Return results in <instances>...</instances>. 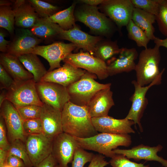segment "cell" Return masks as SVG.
I'll use <instances>...</instances> for the list:
<instances>
[{
	"mask_svg": "<svg viewBox=\"0 0 167 167\" xmlns=\"http://www.w3.org/2000/svg\"><path fill=\"white\" fill-rule=\"evenodd\" d=\"M62 120L63 132L74 137L88 138L98 133L87 106L78 105L69 101L62 111Z\"/></svg>",
	"mask_w": 167,
	"mask_h": 167,
	"instance_id": "cell-1",
	"label": "cell"
},
{
	"mask_svg": "<svg viewBox=\"0 0 167 167\" xmlns=\"http://www.w3.org/2000/svg\"><path fill=\"white\" fill-rule=\"evenodd\" d=\"M74 137L79 146L84 149L98 152L110 158L116 154L113 150L119 146L128 147L132 143L129 134L101 133L88 138Z\"/></svg>",
	"mask_w": 167,
	"mask_h": 167,
	"instance_id": "cell-2",
	"label": "cell"
},
{
	"mask_svg": "<svg viewBox=\"0 0 167 167\" xmlns=\"http://www.w3.org/2000/svg\"><path fill=\"white\" fill-rule=\"evenodd\" d=\"M74 15L76 21L84 24L89 28L91 32L96 35L108 37L115 31L113 21L104 13L100 12L97 6L81 4L75 8Z\"/></svg>",
	"mask_w": 167,
	"mask_h": 167,
	"instance_id": "cell-3",
	"label": "cell"
},
{
	"mask_svg": "<svg viewBox=\"0 0 167 167\" xmlns=\"http://www.w3.org/2000/svg\"><path fill=\"white\" fill-rule=\"evenodd\" d=\"M160 47L155 45L154 47L143 50L139 56L135 71L138 84L141 86H147L154 81L164 71L160 72L159 64L161 56Z\"/></svg>",
	"mask_w": 167,
	"mask_h": 167,
	"instance_id": "cell-4",
	"label": "cell"
},
{
	"mask_svg": "<svg viewBox=\"0 0 167 167\" xmlns=\"http://www.w3.org/2000/svg\"><path fill=\"white\" fill-rule=\"evenodd\" d=\"M97 77L96 75L86 71L79 80L67 87L70 101L78 105L88 106L98 91L111 87L110 83L103 84L96 81Z\"/></svg>",
	"mask_w": 167,
	"mask_h": 167,
	"instance_id": "cell-5",
	"label": "cell"
},
{
	"mask_svg": "<svg viewBox=\"0 0 167 167\" xmlns=\"http://www.w3.org/2000/svg\"><path fill=\"white\" fill-rule=\"evenodd\" d=\"M33 79L15 82L7 90L6 99L15 107L29 105L42 106L44 104L40 99Z\"/></svg>",
	"mask_w": 167,
	"mask_h": 167,
	"instance_id": "cell-6",
	"label": "cell"
},
{
	"mask_svg": "<svg viewBox=\"0 0 167 167\" xmlns=\"http://www.w3.org/2000/svg\"><path fill=\"white\" fill-rule=\"evenodd\" d=\"M39 97L42 102L62 111L70 101L67 88L52 82L40 81L36 83Z\"/></svg>",
	"mask_w": 167,
	"mask_h": 167,
	"instance_id": "cell-7",
	"label": "cell"
},
{
	"mask_svg": "<svg viewBox=\"0 0 167 167\" xmlns=\"http://www.w3.org/2000/svg\"><path fill=\"white\" fill-rule=\"evenodd\" d=\"M63 61L94 74L100 80L105 79L109 76L106 63L88 52L71 53Z\"/></svg>",
	"mask_w": 167,
	"mask_h": 167,
	"instance_id": "cell-8",
	"label": "cell"
},
{
	"mask_svg": "<svg viewBox=\"0 0 167 167\" xmlns=\"http://www.w3.org/2000/svg\"><path fill=\"white\" fill-rule=\"evenodd\" d=\"M162 75L161 74L150 84L144 86L139 85L136 80H134L132 82L134 87L135 91L130 98V100L132 102L131 106L125 118L133 121L136 129V125L138 124L141 132L143 131L140 123L141 120L148 104V100L146 97V94L151 87L161 84Z\"/></svg>",
	"mask_w": 167,
	"mask_h": 167,
	"instance_id": "cell-9",
	"label": "cell"
},
{
	"mask_svg": "<svg viewBox=\"0 0 167 167\" xmlns=\"http://www.w3.org/2000/svg\"><path fill=\"white\" fill-rule=\"evenodd\" d=\"M76 48L72 43L57 42L46 45H37L30 52L40 55L48 62L51 71L61 67L60 62Z\"/></svg>",
	"mask_w": 167,
	"mask_h": 167,
	"instance_id": "cell-10",
	"label": "cell"
},
{
	"mask_svg": "<svg viewBox=\"0 0 167 167\" xmlns=\"http://www.w3.org/2000/svg\"><path fill=\"white\" fill-rule=\"evenodd\" d=\"M100 9L120 30L131 19L135 8L131 0H104Z\"/></svg>",
	"mask_w": 167,
	"mask_h": 167,
	"instance_id": "cell-11",
	"label": "cell"
},
{
	"mask_svg": "<svg viewBox=\"0 0 167 167\" xmlns=\"http://www.w3.org/2000/svg\"><path fill=\"white\" fill-rule=\"evenodd\" d=\"M79 146L74 137L62 132L53 139L51 154L60 167H68Z\"/></svg>",
	"mask_w": 167,
	"mask_h": 167,
	"instance_id": "cell-12",
	"label": "cell"
},
{
	"mask_svg": "<svg viewBox=\"0 0 167 167\" xmlns=\"http://www.w3.org/2000/svg\"><path fill=\"white\" fill-rule=\"evenodd\" d=\"M53 140L43 134L26 136L24 143L33 167L51 154Z\"/></svg>",
	"mask_w": 167,
	"mask_h": 167,
	"instance_id": "cell-13",
	"label": "cell"
},
{
	"mask_svg": "<svg viewBox=\"0 0 167 167\" xmlns=\"http://www.w3.org/2000/svg\"><path fill=\"white\" fill-rule=\"evenodd\" d=\"M0 107V115L4 120L10 143L16 139L24 142L26 136L23 129V121L16 108L6 99Z\"/></svg>",
	"mask_w": 167,
	"mask_h": 167,
	"instance_id": "cell-14",
	"label": "cell"
},
{
	"mask_svg": "<svg viewBox=\"0 0 167 167\" xmlns=\"http://www.w3.org/2000/svg\"><path fill=\"white\" fill-rule=\"evenodd\" d=\"M58 31L60 38L71 41L76 48L82 49L92 55L96 45L102 39L101 36H92L83 31L76 24L68 30H63L59 26Z\"/></svg>",
	"mask_w": 167,
	"mask_h": 167,
	"instance_id": "cell-15",
	"label": "cell"
},
{
	"mask_svg": "<svg viewBox=\"0 0 167 167\" xmlns=\"http://www.w3.org/2000/svg\"><path fill=\"white\" fill-rule=\"evenodd\" d=\"M92 121L97 132L114 134L135 133L131 126L133 121L125 118L117 119L108 115L92 118Z\"/></svg>",
	"mask_w": 167,
	"mask_h": 167,
	"instance_id": "cell-16",
	"label": "cell"
},
{
	"mask_svg": "<svg viewBox=\"0 0 167 167\" xmlns=\"http://www.w3.org/2000/svg\"><path fill=\"white\" fill-rule=\"evenodd\" d=\"M86 71L65 63L59 68L48 71L41 81L55 83L67 88L79 80Z\"/></svg>",
	"mask_w": 167,
	"mask_h": 167,
	"instance_id": "cell-17",
	"label": "cell"
},
{
	"mask_svg": "<svg viewBox=\"0 0 167 167\" xmlns=\"http://www.w3.org/2000/svg\"><path fill=\"white\" fill-rule=\"evenodd\" d=\"M118 55V57L115 56L106 62L109 76L135 70L136 65L135 61L138 56L136 49L121 48Z\"/></svg>",
	"mask_w": 167,
	"mask_h": 167,
	"instance_id": "cell-18",
	"label": "cell"
},
{
	"mask_svg": "<svg viewBox=\"0 0 167 167\" xmlns=\"http://www.w3.org/2000/svg\"><path fill=\"white\" fill-rule=\"evenodd\" d=\"M41 41V39L35 36L28 29L19 28L9 44L6 53L17 57L29 53Z\"/></svg>",
	"mask_w": 167,
	"mask_h": 167,
	"instance_id": "cell-19",
	"label": "cell"
},
{
	"mask_svg": "<svg viewBox=\"0 0 167 167\" xmlns=\"http://www.w3.org/2000/svg\"><path fill=\"white\" fill-rule=\"evenodd\" d=\"M162 148V146L161 145L151 147L140 144L130 149L116 148L113 151L115 154L123 155L129 159L157 161L161 163L163 166L167 167V160L164 159L157 155V152L161 151Z\"/></svg>",
	"mask_w": 167,
	"mask_h": 167,
	"instance_id": "cell-20",
	"label": "cell"
},
{
	"mask_svg": "<svg viewBox=\"0 0 167 167\" xmlns=\"http://www.w3.org/2000/svg\"><path fill=\"white\" fill-rule=\"evenodd\" d=\"M40 118L42 124L43 134L48 138L53 139L63 132L60 110L44 104Z\"/></svg>",
	"mask_w": 167,
	"mask_h": 167,
	"instance_id": "cell-21",
	"label": "cell"
},
{
	"mask_svg": "<svg viewBox=\"0 0 167 167\" xmlns=\"http://www.w3.org/2000/svg\"><path fill=\"white\" fill-rule=\"evenodd\" d=\"M13 8L15 15V24L20 28H32L40 18L28 1L16 0Z\"/></svg>",
	"mask_w": 167,
	"mask_h": 167,
	"instance_id": "cell-22",
	"label": "cell"
},
{
	"mask_svg": "<svg viewBox=\"0 0 167 167\" xmlns=\"http://www.w3.org/2000/svg\"><path fill=\"white\" fill-rule=\"evenodd\" d=\"M113 94L109 87L100 90L94 96L87 106L92 118L108 115L114 105Z\"/></svg>",
	"mask_w": 167,
	"mask_h": 167,
	"instance_id": "cell-23",
	"label": "cell"
},
{
	"mask_svg": "<svg viewBox=\"0 0 167 167\" xmlns=\"http://www.w3.org/2000/svg\"><path fill=\"white\" fill-rule=\"evenodd\" d=\"M0 64L15 82L33 79L32 75L24 69L18 57L8 53L0 54Z\"/></svg>",
	"mask_w": 167,
	"mask_h": 167,
	"instance_id": "cell-24",
	"label": "cell"
},
{
	"mask_svg": "<svg viewBox=\"0 0 167 167\" xmlns=\"http://www.w3.org/2000/svg\"><path fill=\"white\" fill-rule=\"evenodd\" d=\"M37 55L29 53L18 57L24 67L32 75L36 83L41 81L48 72Z\"/></svg>",
	"mask_w": 167,
	"mask_h": 167,
	"instance_id": "cell-25",
	"label": "cell"
},
{
	"mask_svg": "<svg viewBox=\"0 0 167 167\" xmlns=\"http://www.w3.org/2000/svg\"><path fill=\"white\" fill-rule=\"evenodd\" d=\"M132 20L145 32L150 40H153L155 28L153 24L156 21L155 16L141 9L135 8Z\"/></svg>",
	"mask_w": 167,
	"mask_h": 167,
	"instance_id": "cell-26",
	"label": "cell"
},
{
	"mask_svg": "<svg viewBox=\"0 0 167 167\" xmlns=\"http://www.w3.org/2000/svg\"><path fill=\"white\" fill-rule=\"evenodd\" d=\"M77 4L76 2L75 1L67 8L59 11L46 18L51 22L58 24L63 30L72 29L76 24L74 11Z\"/></svg>",
	"mask_w": 167,
	"mask_h": 167,
	"instance_id": "cell-27",
	"label": "cell"
},
{
	"mask_svg": "<svg viewBox=\"0 0 167 167\" xmlns=\"http://www.w3.org/2000/svg\"><path fill=\"white\" fill-rule=\"evenodd\" d=\"M117 41L102 39L96 45L94 55L106 63L120 52Z\"/></svg>",
	"mask_w": 167,
	"mask_h": 167,
	"instance_id": "cell-28",
	"label": "cell"
},
{
	"mask_svg": "<svg viewBox=\"0 0 167 167\" xmlns=\"http://www.w3.org/2000/svg\"><path fill=\"white\" fill-rule=\"evenodd\" d=\"M59 25L51 22L47 18H40L30 30L35 36L40 39H48L58 36Z\"/></svg>",
	"mask_w": 167,
	"mask_h": 167,
	"instance_id": "cell-29",
	"label": "cell"
},
{
	"mask_svg": "<svg viewBox=\"0 0 167 167\" xmlns=\"http://www.w3.org/2000/svg\"><path fill=\"white\" fill-rule=\"evenodd\" d=\"M129 39L135 41L138 46L147 48V45L150 40L140 28L131 19L126 26Z\"/></svg>",
	"mask_w": 167,
	"mask_h": 167,
	"instance_id": "cell-30",
	"label": "cell"
},
{
	"mask_svg": "<svg viewBox=\"0 0 167 167\" xmlns=\"http://www.w3.org/2000/svg\"><path fill=\"white\" fill-rule=\"evenodd\" d=\"M15 15L11 6H0V27L6 30L11 35L14 33Z\"/></svg>",
	"mask_w": 167,
	"mask_h": 167,
	"instance_id": "cell-31",
	"label": "cell"
},
{
	"mask_svg": "<svg viewBox=\"0 0 167 167\" xmlns=\"http://www.w3.org/2000/svg\"><path fill=\"white\" fill-rule=\"evenodd\" d=\"M8 153V155H14L21 159L26 167H33L24 143L22 140L16 139L11 142Z\"/></svg>",
	"mask_w": 167,
	"mask_h": 167,
	"instance_id": "cell-32",
	"label": "cell"
},
{
	"mask_svg": "<svg viewBox=\"0 0 167 167\" xmlns=\"http://www.w3.org/2000/svg\"><path fill=\"white\" fill-rule=\"evenodd\" d=\"M40 18L49 17L59 11V8L49 3L39 0L28 1Z\"/></svg>",
	"mask_w": 167,
	"mask_h": 167,
	"instance_id": "cell-33",
	"label": "cell"
},
{
	"mask_svg": "<svg viewBox=\"0 0 167 167\" xmlns=\"http://www.w3.org/2000/svg\"><path fill=\"white\" fill-rule=\"evenodd\" d=\"M155 17L159 30L167 37V0H159V11Z\"/></svg>",
	"mask_w": 167,
	"mask_h": 167,
	"instance_id": "cell-34",
	"label": "cell"
},
{
	"mask_svg": "<svg viewBox=\"0 0 167 167\" xmlns=\"http://www.w3.org/2000/svg\"><path fill=\"white\" fill-rule=\"evenodd\" d=\"M134 7L155 16L159 10V0H131Z\"/></svg>",
	"mask_w": 167,
	"mask_h": 167,
	"instance_id": "cell-35",
	"label": "cell"
},
{
	"mask_svg": "<svg viewBox=\"0 0 167 167\" xmlns=\"http://www.w3.org/2000/svg\"><path fill=\"white\" fill-rule=\"evenodd\" d=\"M94 155L79 146L75 152L71 167H84L86 163L91 161Z\"/></svg>",
	"mask_w": 167,
	"mask_h": 167,
	"instance_id": "cell-36",
	"label": "cell"
},
{
	"mask_svg": "<svg viewBox=\"0 0 167 167\" xmlns=\"http://www.w3.org/2000/svg\"><path fill=\"white\" fill-rule=\"evenodd\" d=\"M42 106L36 105H29L15 107L23 121H24L40 118Z\"/></svg>",
	"mask_w": 167,
	"mask_h": 167,
	"instance_id": "cell-37",
	"label": "cell"
},
{
	"mask_svg": "<svg viewBox=\"0 0 167 167\" xmlns=\"http://www.w3.org/2000/svg\"><path fill=\"white\" fill-rule=\"evenodd\" d=\"M23 126L24 132L26 136L43 134L42 124L40 118L23 121Z\"/></svg>",
	"mask_w": 167,
	"mask_h": 167,
	"instance_id": "cell-38",
	"label": "cell"
},
{
	"mask_svg": "<svg viewBox=\"0 0 167 167\" xmlns=\"http://www.w3.org/2000/svg\"><path fill=\"white\" fill-rule=\"evenodd\" d=\"M109 163L112 167H149V165L138 163L130 161L122 154H116L111 158Z\"/></svg>",
	"mask_w": 167,
	"mask_h": 167,
	"instance_id": "cell-39",
	"label": "cell"
},
{
	"mask_svg": "<svg viewBox=\"0 0 167 167\" xmlns=\"http://www.w3.org/2000/svg\"><path fill=\"white\" fill-rule=\"evenodd\" d=\"M15 81L0 64V90H8L15 83Z\"/></svg>",
	"mask_w": 167,
	"mask_h": 167,
	"instance_id": "cell-40",
	"label": "cell"
},
{
	"mask_svg": "<svg viewBox=\"0 0 167 167\" xmlns=\"http://www.w3.org/2000/svg\"><path fill=\"white\" fill-rule=\"evenodd\" d=\"M4 120L2 116H0V148L8 151L10 146V143L7 136V131Z\"/></svg>",
	"mask_w": 167,
	"mask_h": 167,
	"instance_id": "cell-41",
	"label": "cell"
},
{
	"mask_svg": "<svg viewBox=\"0 0 167 167\" xmlns=\"http://www.w3.org/2000/svg\"><path fill=\"white\" fill-rule=\"evenodd\" d=\"M105 156L102 154H95L87 167H105L109 163L105 160Z\"/></svg>",
	"mask_w": 167,
	"mask_h": 167,
	"instance_id": "cell-42",
	"label": "cell"
},
{
	"mask_svg": "<svg viewBox=\"0 0 167 167\" xmlns=\"http://www.w3.org/2000/svg\"><path fill=\"white\" fill-rule=\"evenodd\" d=\"M6 163L12 167H26L21 159L13 155H8Z\"/></svg>",
	"mask_w": 167,
	"mask_h": 167,
	"instance_id": "cell-43",
	"label": "cell"
},
{
	"mask_svg": "<svg viewBox=\"0 0 167 167\" xmlns=\"http://www.w3.org/2000/svg\"><path fill=\"white\" fill-rule=\"evenodd\" d=\"M58 162L52 154L40 162L37 167H54Z\"/></svg>",
	"mask_w": 167,
	"mask_h": 167,
	"instance_id": "cell-44",
	"label": "cell"
},
{
	"mask_svg": "<svg viewBox=\"0 0 167 167\" xmlns=\"http://www.w3.org/2000/svg\"><path fill=\"white\" fill-rule=\"evenodd\" d=\"M5 33L1 29L0 31V51L2 53L7 52L11 42L5 39Z\"/></svg>",
	"mask_w": 167,
	"mask_h": 167,
	"instance_id": "cell-45",
	"label": "cell"
},
{
	"mask_svg": "<svg viewBox=\"0 0 167 167\" xmlns=\"http://www.w3.org/2000/svg\"><path fill=\"white\" fill-rule=\"evenodd\" d=\"M104 0H79L76 1L77 3L84 4L91 6H97L101 5Z\"/></svg>",
	"mask_w": 167,
	"mask_h": 167,
	"instance_id": "cell-46",
	"label": "cell"
},
{
	"mask_svg": "<svg viewBox=\"0 0 167 167\" xmlns=\"http://www.w3.org/2000/svg\"><path fill=\"white\" fill-rule=\"evenodd\" d=\"M8 156L7 151L0 148V167H2L6 164Z\"/></svg>",
	"mask_w": 167,
	"mask_h": 167,
	"instance_id": "cell-47",
	"label": "cell"
},
{
	"mask_svg": "<svg viewBox=\"0 0 167 167\" xmlns=\"http://www.w3.org/2000/svg\"><path fill=\"white\" fill-rule=\"evenodd\" d=\"M154 41L155 45L159 47L162 46L167 48V38L162 39L156 37Z\"/></svg>",
	"mask_w": 167,
	"mask_h": 167,
	"instance_id": "cell-48",
	"label": "cell"
},
{
	"mask_svg": "<svg viewBox=\"0 0 167 167\" xmlns=\"http://www.w3.org/2000/svg\"><path fill=\"white\" fill-rule=\"evenodd\" d=\"M7 90L6 89L1 90L0 93V107L3 102L6 100Z\"/></svg>",
	"mask_w": 167,
	"mask_h": 167,
	"instance_id": "cell-49",
	"label": "cell"
},
{
	"mask_svg": "<svg viewBox=\"0 0 167 167\" xmlns=\"http://www.w3.org/2000/svg\"><path fill=\"white\" fill-rule=\"evenodd\" d=\"M12 4L11 2L7 0H0V6H11Z\"/></svg>",
	"mask_w": 167,
	"mask_h": 167,
	"instance_id": "cell-50",
	"label": "cell"
},
{
	"mask_svg": "<svg viewBox=\"0 0 167 167\" xmlns=\"http://www.w3.org/2000/svg\"><path fill=\"white\" fill-rule=\"evenodd\" d=\"M2 167H12L9 165L6 164L5 165Z\"/></svg>",
	"mask_w": 167,
	"mask_h": 167,
	"instance_id": "cell-51",
	"label": "cell"
},
{
	"mask_svg": "<svg viewBox=\"0 0 167 167\" xmlns=\"http://www.w3.org/2000/svg\"><path fill=\"white\" fill-rule=\"evenodd\" d=\"M54 167H60V166L58 164L55 166Z\"/></svg>",
	"mask_w": 167,
	"mask_h": 167,
	"instance_id": "cell-52",
	"label": "cell"
}]
</instances>
